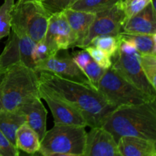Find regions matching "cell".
Wrapping results in <instances>:
<instances>
[{"instance_id": "cell-1", "label": "cell", "mask_w": 156, "mask_h": 156, "mask_svg": "<svg viewBox=\"0 0 156 156\" xmlns=\"http://www.w3.org/2000/svg\"><path fill=\"white\" fill-rule=\"evenodd\" d=\"M37 73L41 83L53 90L82 114L87 126L101 127L107 117L115 109L91 85L63 79L48 72Z\"/></svg>"}, {"instance_id": "cell-2", "label": "cell", "mask_w": 156, "mask_h": 156, "mask_svg": "<svg viewBox=\"0 0 156 156\" xmlns=\"http://www.w3.org/2000/svg\"><path fill=\"white\" fill-rule=\"evenodd\" d=\"M156 100L116 108L101 127L116 142L123 136H135L156 142Z\"/></svg>"}, {"instance_id": "cell-3", "label": "cell", "mask_w": 156, "mask_h": 156, "mask_svg": "<svg viewBox=\"0 0 156 156\" xmlns=\"http://www.w3.org/2000/svg\"><path fill=\"white\" fill-rule=\"evenodd\" d=\"M38 73L24 64L8 69L0 81V101L5 111L18 109L31 99L40 97ZM41 98V97H40Z\"/></svg>"}, {"instance_id": "cell-4", "label": "cell", "mask_w": 156, "mask_h": 156, "mask_svg": "<svg viewBox=\"0 0 156 156\" xmlns=\"http://www.w3.org/2000/svg\"><path fill=\"white\" fill-rule=\"evenodd\" d=\"M87 140L84 126L54 123L41 141L38 153L47 156L53 153H69L83 156Z\"/></svg>"}, {"instance_id": "cell-5", "label": "cell", "mask_w": 156, "mask_h": 156, "mask_svg": "<svg viewBox=\"0 0 156 156\" xmlns=\"http://www.w3.org/2000/svg\"><path fill=\"white\" fill-rule=\"evenodd\" d=\"M97 89L107 101L115 108L156 100L126 80L111 66L102 76Z\"/></svg>"}, {"instance_id": "cell-6", "label": "cell", "mask_w": 156, "mask_h": 156, "mask_svg": "<svg viewBox=\"0 0 156 156\" xmlns=\"http://www.w3.org/2000/svg\"><path fill=\"white\" fill-rule=\"evenodd\" d=\"M50 16L41 2H16L12 11V30L22 32L37 43L45 36Z\"/></svg>"}, {"instance_id": "cell-7", "label": "cell", "mask_w": 156, "mask_h": 156, "mask_svg": "<svg viewBox=\"0 0 156 156\" xmlns=\"http://www.w3.org/2000/svg\"><path fill=\"white\" fill-rule=\"evenodd\" d=\"M140 53L130 44L121 40L120 47L113 56L111 67L126 80L148 95L156 98V88L149 82L140 65Z\"/></svg>"}, {"instance_id": "cell-8", "label": "cell", "mask_w": 156, "mask_h": 156, "mask_svg": "<svg viewBox=\"0 0 156 156\" xmlns=\"http://www.w3.org/2000/svg\"><path fill=\"white\" fill-rule=\"evenodd\" d=\"M8 37L7 44L0 54V75L16 64H24L34 70L33 52L35 43L22 32L11 30Z\"/></svg>"}, {"instance_id": "cell-9", "label": "cell", "mask_w": 156, "mask_h": 156, "mask_svg": "<svg viewBox=\"0 0 156 156\" xmlns=\"http://www.w3.org/2000/svg\"><path fill=\"white\" fill-rule=\"evenodd\" d=\"M120 2L110 9L95 14L88 35L79 47L80 48L85 49L93 39L98 37L117 36L121 33L122 27L126 21V15Z\"/></svg>"}, {"instance_id": "cell-10", "label": "cell", "mask_w": 156, "mask_h": 156, "mask_svg": "<svg viewBox=\"0 0 156 156\" xmlns=\"http://www.w3.org/2000/svg\"><path fill=\"white\" fill-rule=\"evenodd\" d=\"M40 97L48 105L54 123H63L86 127L87 123L80 112L53 90L40 82Z\"/></svg>"}, {"instance_id": "cell-11", "label": "cell", "mask_w": 156, "mask_h": 156, "mask_svg": "<svg viewBox=\"0 0 156 156\" xmlns=\"http://www.w3.org/2000/svg\"><path fill=\"white\" fill-rule=\"evenodd\" d=\"M43 40L53 56L60 50L76 47V38L63 12L50 15Z\"/></svg>"}, {"instance_id": "cell-12", "label": "cell", "mask_w": 156, "mask_h": 156, "mask_svg": "<svg viewBox=\"0 0 156 156\" xmlns=\"http://www.w3.org/2000/svg\"><path fill=\"white\" fill-rule=\"evenodd\" d=\"M34 70L37 73L42 71L48 72L63 79L91 85L82 70L74 62L73 57L69 55L58 56L56 54L44 60L39 61L35 64Z\"/></svg>"}, {"instance_id": "cell-13", "label": "cell", "mask_w": 156, "mask_h": 156, "mask_svg": "<svg viewBox=\"0 0 156 156\" xmlns=\"http://www.w3.org/2000/svg\"><path fill=\"white\" fill-rule=\"evenodd\" d=\"M83 156H123L112 136L102 127L91 128L87 133Z\"/></svg>"}, {"instance_id": "cell-14", "label": "cell", "mask_w": 156, "mask_h": 156, "mask_svg": "<svg viewBox=\"0 0 156 156\" xmlns=\"http://www.w3.org/2000/svg\"><path fill=\"white\" fill-rule=\"evenodd\" d=\"M123 33L156 34V14L154 0L136 15L125 21Z\"/></svg>"}, {"instance_id": "cell-15", "label": "cell", "mask_w": 156, "mask_h": 156, "mask_svg": "<svg viewBox=\"0 0 156 156\" xmlns=\"http://www.w3.org/2000/svg\"><path fill=\"white\" fill-rule=\"evenodd\" d=\"M18 109L25 117V123L37 133L42 140L47 132V111L40 97L31 99L21 105Z\"/></svg>"}, {"instance_id": "cell-16", "label": "cell", "mask_w": 156, "mask_h": 156, "mask_svg": "<svg viewBox=\"0 0 156 156\" xmlns=\"http://www.w3.org/2000/svg\"><path fill=\"white\" fill-rule=\"evenodd\" d=\"M76 38V47H79L87 37L95 14L69 9L63 12Z\"/></svg>"}, {"instance_id": "cell-17", "label": "cell", "mask_w": 156, "mask_h": 156, "mask_svg": "<svg viewBox=\"0 0 156 156\" xmlns=\"http://www.w3.org/2000/svg\"><path fill=\"white\" fill-rule=\"evenodd\" d=\"M123 156H156V142L135 136H123L117 141Z\"/></svg>"}, {"instance_id": "cell-18", "label": "cell", "mask_w": 156, "mask_h": 156, "mask_svg": "<svg viewBox=\"0 0 156 156\" xmlns=\"http://www.w3.org/2000/svg\"><path fill=\"white\" fill-rule=\"evenodd\" d=\"M15 146L24 153L34 155L39 152L41 140L37 133L24 123L18 128L15 134Z\"/></svg>"}, {"instance_id": "cell-19", "label": "cell", "mask_w": 156, "mask_h": 156, "mask_svg": "<svg viewBox=\"0 0 156 156\" xmlns=\"http://www.w3.org/2000/svg\"><path fill=\"white\" fill-rule=\"evenodd\" d=\"M24 123L25 117L20 109L0 112V130L15 146L17 130Z\"/></svg>"}, {"instance_id": "cell-20", "label": "cell", "mask_w": 156, "mask_h": 156, "mask_svg": "<svg viewBox=\"0 0 156 156\" xmlns=\"http://www.w3.org/2000/svg\"><path fill=\"white\" fill-rule=\"evenodd\" d=\"M121 40L130 43L140 55H156V34L120 33Z\"/></svg>"}, {"instance_id": "cell-21", "label": "cell", "mask_w": 156, "mask_h": 156, "mask_svg": "<svg viewBox=\"0 0 156 156\" xmlns=\"http://www.w3.org/2000/svg\"><path fill=\"white\" fill-rule=\"evenodd\" d=\"M120 1L121 0H78L71 9L96 14L113 7Z\"/></svg>"}, {"instance_id": "cell-22", "label": "cell", "mask_w": 156, "mask_h": 156, "mask_svg": "<svg viewBox=\"0 0 156 156\" xmlns=\"http://www.w3.org/2000/svg\"><path fill=\"white\" fill-rule=\"evenodd\" d=\"M121 38L120 34L117 36H101L95 37L92 40L91 44L88 46H93L100 50H103L112 59L116 54L120 47Z\"/></svg>"}, {"instance_id": "cell-23", "label": "cell", "mask_w": 156, "mask_h": 156, "mask_svg": "<svg viewBox=\"0 0 156 156\" xmlns=\"http://www.w3.org/2000/svg\"><path fill=\"white\" fill-rule=\"evenodd\" d=\"M15 4V0H5L0 6V41L9 36L12 30V11Z\"/></svg>"}, {"instance_id": "cell-24", "label": "cell", "mask_w": 156, "mask_h": 156, "mask_svg": "<svg viewBox=\"0 0 156 156\" xmlns=\"http://www.w3.org/2000/svg\"><path fill=\"white\" fill-rule=\"evenodd\" d=\"M140 65L149 83L156 88V55H140Z\"/></svg>"}, {"instance_id": "cell-25", "label": "cell", "mask_w": 156, "mask_h": 156, "mask_svg": "<svg viewBox=\"0 0 156 156\" xmlns=\"http://www.w3.org/2000/svg\"><path fill=\"white\" fill-rule=\"evenodd\" d=\"M77 1L78 0H44L41 3L46 12L51 15L61 13L66 9H71Z\"/></svg>"}, {"instance_id": "cell-26", "label": "cell", "mask_w": 156, "mask_h": 156, "mask_svg": "<svg viewBox=\"0 0 156 156\" xmlns=\"http://www.w3.org/2000/svg\"><path fill=\"white\" fill-rule=\"evenodd\" d=\"M106 70L107 69H105L101 67L98 64L96 63L91 59L88 62V63L85 66V68L82 69V72L86 76V77L88 78L91 85L94 86L95 88H97L98 82H100L101 79L104 76Z\"/></svg>"}, {"instance_id": "cell-27", "label": "cell", "mask_w": 156, "mask_h": 156, "mask_svg": "<svg viewBox=\"0 0 156 156\" xmlns=\"http://www.w3.org/2000/svg\"><path fill=\"white\" fill-rule=\"evenodd\" d=\"M153 0H121V5L126 15V20L146 8Z\"/></svg>"}, {"instance_id": "cell-28", "label": "cell", "mask_w": 156, "mask_h": 156, "mask_svg": "<svg viewBox=\"0 0 156 156\" xmlns=\"http://www.w3.org/2000/svg\"><path fill=\"white\" fill-rule=\"evenodd\" d=\"M85 50L89 53L93 60L101 67L108 69L112 65V59L105 52L93 46H88Z\"/></svg>"}, {"instance_id": "cell-29", "label": "cell", "mask_w": 156, "mask_h": 156, "mask_svg": "<svg viewBox=\"0 0 156 156\" xmlns=\"http://www.w3.org/2000/svg\"><path fill=\"white\" fill-rule=\"evenodd\" d=\"M0 156H20V150L0 130Z\"/></svg>"}, {"instance_id": "cell-30", "label": "cell", "mask_w": 156, "mask_h": 156, "mask_svg": "<svg viewBox=\"0 0 156 156\" xmlns=\"http://www.w3.org/2000/svg\"><path fill=\"white\" fill-rule=\"evenodd\" d=\"M53 56V55L52 54L50 48L46 44L44 40L42 39L39 42L35 43V46L33 52V58L35 64L37 62H39V61L44 60V59H46Z\"/></svg>"}, {"instance_id": "cell-31", "label": "cell", "mask_w": 156, "mask_h": 156, "mask_svg": "<svg viewBox=\"0 0 156 156\" xmlns=\"http://www.w3.org/2000/svg\"><path fill=\"white\" fill-rule=\"evenodd\" d=\"M73 59L74 62L77 64L78 66L82 70L92 58L91 57L89 53L84 49L82 51L75 53V54L73 56Z\"/></svg>"}, {"instance_id": "cell-32", "label": "cell", "mask_w": 156, "mask_h": 156, "mask_svg": "<svg viewBox=\"0 0 156 156\" xmlns=\"http://www.w3.org/2000/svg\"><path fill=\"white\" fill-rule=\"evenodd\" d=\"M47 156H81L75 154H69V153H53Z\"/></svg>"}, {"instance_id": "cell-33", "label": "cell", "mask_w": 156, "mask_h": 156, "mask_svg": "<svg viewBox=\"0 0 156 156\" xmlns=\"http://www.w3.org/2000/svg\"><path fill=\"white\" fill-rule=\"evenodd\" d=\"M44 0H18L17 3H21V2H41Z\"/></svg>"}, {"instance_id": "cell-34", "label": "cell", "mask_w": 156, "mask_h": 156, "mask_svg": "<svg viewBox=\"0 0 156 156\" xmlns=\"http://www.w3.org/2000/svg\"><path fill=\"white\" fill-rule=\"evenodd\" d=\"M2 76V75H0V81H1ZM2 111H3V108H2V103H1V101H0V112H1Z\"/></svg>"}, {"instance_id": "cell-35", "label": "cell", "mask_w": 156, "mask_h": 156, "mask_svg": "<svg viewBox=\"0 0 156 156\" xmlns=\"http://www.w3.org/2000/svg\"><path fill=\"white\" fill-rule=\"evenodd\" d=\"M34 155H29V154H27V153H21L20 152V156H33Z\"/></svg>"}, {"instance_id": "cell-36", "label": "cell", "mask_w": 156, "mask_h": 156, "mask_svg": "<svg viewBox=\"0 0 156 156\" xmlns=\"http://www.w3.org/2000/svg\"><path fill=\"white\" fill-rule=\"evenodd\" d=\"M33 156H37V155H36V154H34V155ZM41 156H42V155H41Z\"/></svg>"}]
</instances>
